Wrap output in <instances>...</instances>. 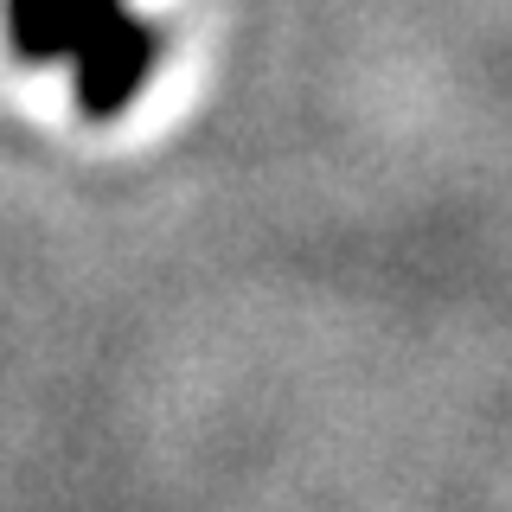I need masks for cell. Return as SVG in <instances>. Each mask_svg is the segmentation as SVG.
I'll return each mask as SVG.
<instances>
[{
  "mask_svg": "<svg viewBox=\"0 0 512 512\" xmlns=\"http://www.w3.org/2000/svg\"><path fill=\"white\" fill-rule=\"evenodd\" d=\"M160 45H167V32H160L154 20H135L128 7H116V13H109V20L71 52L77 109H84L90 122H116L122 109L141 96V84L154 77Z\"/></svg>",
  "mask_w": 512,
  "mask_h": 512,
  "instance_id": "cell-1",
  "label": "cell"
},
{
  "mask_svg": "<svg viewBox=\"0 0 512 512\" xmlns=\"http://www.w3.org/2000/svg\"><path fill=\"white\" fill-rule=\"evenodd\" d=\"M116 7L122 0H7V39L26 64H58Z\"/></svg>",
  "mask_w": 512,
  "mask_h": 512,
  "instance_id": "cell-2",
  "label": "cell"
}]
</instances>
